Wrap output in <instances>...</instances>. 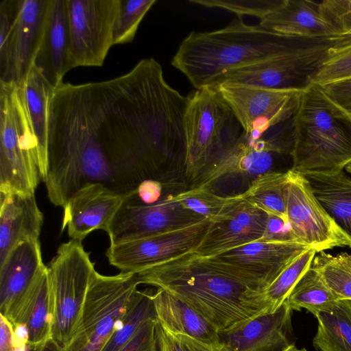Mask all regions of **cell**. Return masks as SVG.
<instances>
[{
	"label": "cell",
	"instance_id": "obj_25",
	"mask_svg": "<svg viewBox=\"0 0 351 351\" xmlns=\"http://www.w3.org/2000/svg\"><path fill=\"white\" fill-rule=\"evenodd\" d=\"M46 267L40 241L16 245L0 263V314L7 317L14 305Z\"/></svg>",
	"mask_w": 351,
	"mask_h": 351
},
{
	"label": "cell",
	"instance_id": "obj_39",
	"mask_svg": "<svg viewBox=\"0 0 351 351\" xmlns=\"http://www.w3.org/2000/svg\"><path fill=\"white\" fill-rule=\"evenodd\" d=\"M158 351H224L217 346L198 341L186 335L174 333L156 323Z\"/></svg>",
	"mask_w": 351,
	"mask_h": 351
},
{
	"label": "cell",
	"instance_id": "obj_7",
	"mask_svg": "<svg viewBox=\"0 0 351 351\" xmlns=\"http://www.w3.org/2000/svg\"><path fill=\"white\" fill-rule=\"evenodd\" d=\"M138 283L134 274L95 271L80 317L69 343L59 351H101L121 324Z\"/></svg>",
	"mask_w": 351,
	"mask_h": 351
},
{
	"label": "cell",
	"instance_id": "obj_41",
	"mask_svg": "<svg viewBox=\"0 0 351 351\" xmlns=\"http://www.w3.org/2000/svg\"><path fill=\"white\" fill-rule=\"evenodd\" d=\"M157 319L147 320L120 351H158Z\"/></svg>",
	"mask_w": 351,
	"mask_h": 351
},
{
	"label": "cell",
	"instance_id": "obj_19",
	"mask_svg": "<svg viewBox=\"0 0 351 351\" xmlns=\"http://www.w3.org/2000/svg\"><path fill=\"white\" fill-rule=\"evenodd\" d=\"M291 313L287 300L266 313L219 332L224 351H285L291 344Z\"/></svg>",
	"mask_w": 351,
	"mask_h": 351
},
{
	"label": "cell",
	"instance_id": "obj_16",
	"mask_svg": "<svg viewBox=\"0 0 351 351\" xmlns=\"http://www.w3.org/2000/svg\"><path fill=\"white\" fill-rule=\"evenodd\" d=\"M204 219L184 208L175 195L152 204L125 199L106 233L110 244H117L182 228Z\"/></svg>",
	"mask_w": 351,
	"mask_h": 351
},
{
	"label": "cell",
	"instance_id": "obj_15",
	"mask_svg": "<svg viewBox=\"0 0 351 351\" xmlns=\"http://www.w3.org/2000/svg\"><path fill=\"white\" fill-rule=\"evenodd\" d=\"M285 201L289 225L298 242L317 253L335 247H351V241L317 200L306 178L291 169Z\"/></svg>",
	"mask_w": 351,
	"mask_h": 351
},
{
	"label": "cell",
	"instance_id": "obj_43",
	"mask_svg": "<svg viewBox=\"0 0 351 351\" xmlns=\"http://www.w3.org/2000/svg\"><path fill=\"white\" fill-rule=\"evenodd\" d=\"M261 239L269 241H298L289 223L277 216L269 215L264 234Z\"/></svg>",
	"mask_w": 351,
	"mask_h": 351
},
{
	"label": "cell",
	"instance_id": "obj_3",
	"mask_svg": "<svg viewBox=\"0 0 351 351\" xmlns=\"http://www.w3.org/2000/svg\"><path fill=\"white\" fill-rule=\"evenodd\" d=\"M297 38L246 24L237 16L220 29L191 32L180 43L171 64L199 89L214 86L227 72L257 63L288 49Z\"/></svg>",
	"mask_w": 351,
	"mask_h": 351
},
{
	"label": "cell",
	"instance_id": "obj_13",
	"mask_svg": "<svg viewBox=\"0 0 351 351\" xmlns=\"http://www.w3.org/2000/svg\"><path fill=\"white\" fill-rule=\"evenodd\" d=\"M309 248L298 241L259 239L210 257H199L265 291L293 261Z\"/></svg>",
	"mask_w": 351,
	"mask_h": 351
},
{
	"label": "cell",
	"instance_id": "obj_18",
	"mask_svg": "<svg viewBox=\"0 0 351 351\" xmlns=\"http://www.w3.org/2000/svg\"><path fill=\"white\" fill-rule=\"evenodd\" d=\"M125 199L101 182L81 186L63 206L62 231L66 229L71 239L82 241L95 230L108 232Z\"/></svg>",
	"mask_w": 351,
	"mask_h": 351
},
{
	"label": "cell",
	"instance_id": "obj_22",
	"mask_svg": "<svg viewBox=\"0 0 351 351\" xmlns=\"http://www.w3.org/2000/svg\"><path fill=\"white\" fill-rule=\"evenodd\" d=\"M66 0H49L44 34L34 65L56 88L71 69Z\"/></svg>",
	"mask_w": 351,
	"mask_h": 351
},
{
	"label": "cell",
	"instance_id": "obj_5",
	"mask_svg": "<svg viewBox=\"0 0 351 351\" xmlns=\"http://www.w3.org/2000/svg\"><path fill=\"white\" fill-rule=\"evenodd\" d=\"M41 179L23 82H0V193L33 195Z\"/></svg>",
	"mask_w": 351,
	"mask_h": 351
},
{
	"label": "cell",
	"instance_id": "obj_37",
	"mask_svg": "<svg viewBox=\"0 0 351 351\" xmlns=\"http://www.w3.org/2000/svg\"><path fill=\"white\" fill-rule=\"evenodd\" d=\"M351 77V35L343 42L330 47L313 84L322 86Z\"/></svg>",
	"mask_w": 351,
	"mask_h": 351
},
{
	"label": "cell",
	"instance_id": "obj_45",
	"mask_svg": "<svg viewBox=\"0 0 351 351\" xmlns=\"http://www.w3.org/2000/svg\"><path fill=\"white\" fill-rule=\"evenodd\" d=\"M12 331L10 322L0 314V351H12Z\"/></svg>",
	"mask_w": 351,
	"mask_h": 351
},
{
	"label": "cell",
	"instance_id": "obj_40",
	"mask_svg": "<svg viewBox=\"0 0 351 351\" xmlns=\"http://www.w3.org/2000/svg\"><path fill=\"white\" fill-rule=\"evenodd\" d=\"M318 8L341 34L351 35V0H324L319 2Z\"/></svg>",
	"mask_w": 351,
	"mask_h": 351
},
{
	"label": "cell",
	"instance_id": "obj_49",
	"mask_svg": "<svg viewBox=\"0 0 351 351\" xmlns=\"http://www.w3.org/2000/svg\"><path fill=\"white\" fill-rule=\"evenodd\" d=\"M345 169H346V171L351 173V162H350L349 163H348L346 165Z\"/></svg>",
	"mask_w": 351,
	"mask_h": 351
},
{
	"label": "cell",
	"instance_id": "obj_44",
	"mask_svg": "<svg viewBox=\"0 0 351 351\" xmlns=\"http://www.w3.org/2000/svg\"><path fill=\"white\" fill-rule=\"evenodd\" d=\"M162 190V186L160 182L154 180H145L132 193L138 196L142 204H152L159 201Z\"/></svg>",
	"mask_w": 351,
	"mask_h": 351
},
{
	"label": "cell",
	"instance_id": "obj_21",
	"mask_svg": "<svg viewBox=\"0 0 351 351\" xmlns=\"http://www.w3.org/2000/svg\"><path fill=\"white\" fill-rule=\"evenodd\" d=\"M14 325H25L29 332L32 351H45L52 341L53 300L47 267L36 277L31 285L5 317Z\"/></svg>",
	"mask_w": 351,
	"mask_h": 351
},
{
	"label": "cell",
	"instance_id": "obj_48",
	"mask_svg": "<svg viewBox=\"0 0 351 351\" xmlns=\"http://www.w3.org/2000/svg\"><path fill=\"white\" fill-rule=\"evenodd\" d=\"M285 351H307L305 348L298 349L293 344H291Z\"/></svg>",
	"mask_w": 351,
	"mask_h": 351
},
{
	"label": "cell",
	"instance_id": "obj_1",
	"mask_svg": "<svg viewBox=\"0 0 351 351\" xmlns=\"http://www.w3.org/2000/svg\"><path fill=\"white\" fill-rule=\"evenodd\" d=\"M190 305L219 332L270 313L265 291L212 265L193 252L135 274Z\"/></svg>",
	"mask_w": 351,
	"mask_h": 351
},
{
	"label": "cell",
	"instance_id": "obj_27",
	"mask_svg": "<svg viewBox=\"0 0 351 351\" xmlns=\"http://www.w3.org/2000/svg\"><path fill=\"white\" fill-rule=\"evenodd\" d=\"M302 174L322 208L351 241V178L342 170Z\"/></svg>",
	"mask_w": 351,
	"mask_h": 351
},
{
	"label": "cell",
	"instance_id": "obj_20",
	"mask_svg": "<svg viewBox=\"0 0 351 351\" xmlns=\"http://www.w3.org/2000/svg\"><path fill=\"white\" fill-rule=\"evenodd\" d=\"M268 215L243 200L211 221L204 239L193 252L210 257L261 239Z\"/></svg>",
	"mask_w": 351,
	"mask_h": 351
},
{
	"label": "cell",
	"instance_id": "obj_14",
	"mask_svg": "<svg viewBox=\"0 0 351 351\" xmlns=\"http://www.w3.org/2000/svg\"><path fill=\"white\" fill-rule=\"evenodd\" d=\"M211 223L208 219L189 226L142 239L110 244L109 263L123 273L137 274L178 256L192 253L202 243Z\"/></svg>",
	"mask_w": 351,
	"mask_h": 351
},
{
	"label": "cell",
	"instance_id": "obj_26",
	"mask_svg": "<svg viewBox=\"0 0 351 351\" xmlns=\"http://www.w3.org/2000/svg\"><path fill=\"white\" fill-rule=\"evenodd\" d=\"M152 297L157 319L169 331L221 346L219 331L190 305L160 289Z\"/></svg>",
	"mask_w": 351,
	"mask_h": 351
},
{
	"label": "cell",
	"instance_id": "obj_30",
	"mask_svg": "<svg viewBox=\"0 0 351 351\" xmlns=\"http://www.w3.org/2000/svg\"><path fill=\"white\" fill-rule=\"evenodd\" d=\"M289 177L290 169L285 172L267 171L256 176L248 189L241 194L245 201L256 208L289 223L285 189Z\"/></svg>",
	"mask_w": 351,
	"mask_h": 351
},
{
	"label": "cell",
	"instance_id": "obj_10",
	"mask_svg": "<svg viewBox=\"0 0 351 351\" xmlns=\"http://www.w3.org/2000/svg\"><path fill=\"white\" fill-rule=\"evenodd\" d=\"M49 0L0 3V82H20L34 65L43 39Z\"/></svg>",
	"mask_w": 351,
	"mask_h": 351
},
{
	"label": "cell",
	"instance_id": "obj_11",
	"mask_svg": "<svg viewBox=\"0 0 351 351\" xmlns=\"http://www.w3.org/2000/svg\"><path fill=\"white\" fill-rule=\"evenodd\" d=\"M120 0H66L69 62L76 66H101L113 45Z\"/></svg>",
	"mask_w": 351,
	"mask_h": 351
},
{
	"label": "cell",
	"instance_id": "obj_47",
	"mask_svg": "<svg viewBox=\"0 0 351 351\" xmlns=\"http://www.w3.org/2000/svg\"><path fill=\"white\" fill-rule=\"evenodd\" d=\"M45 351H59V350L51 341V343L46 348Z\"/></svg>",
	"mask_w": 351,
	"mask_h": 351
},
{
	"label": "cell",
	"instance_id": "obj_8",
	"mask_svg": "<svg viewBox=\"0 0 351 351\" xmlns=\"http://www.w3.org/2000/svg\"><path fill=\"white\" fill-rule=\"evenodd\" d=\"M350 35L335 38H297L286 50L271 58L230 71L214 86L238 82L274 89L304 90L324 61L328 50Z\"/></svg>",
	"mask_w": 351,
	"mask_h": 351
},
{
	"label": "cell",
	"instance_id": "obj_23",
	"mask_svg": "<svg viewBox=\"0 0 351 351\" xmlns=\"http://www.w3.org/2000/svg\"><path fill=\"white\" fill-rule=\"evenodd\" d=\"M318 3L310 0H282L258 24L287 37L326 38L346 36L322 16Z\"/></svg>",
	"mask_w": 351,
	"mask_h": 351
},
{
	"label": "cell",
	"instance_id": "obj_36",
	"mask_svg": "<svg viewBox=\"0 0 351 351\" xmlns=\"http://www.w3.org/2000/svg\"><path fill=\"white\" fill-rule=\"evenodd\" d=\"M156 0H120L113 28V45L131 43L138 26Z\"/></svg>",
	"mask_w": 351,
	"mask_h": 351
},
{
	"label": "cell",
	"instance_id": "obj_34",
	"mask_svg": "<svg viewBox=\"0 0 351 351\" xmlns=\"http://www.w3.org/2000/svg\"><path fill=\"white\" fill-rule=\"evenodd\" d=\"M311 266L321 275L339 300H351V255L332 256L324 251L314 257Z\"/></svg>",
	"mask_w": 351,
	"mask_h": 351
},
{
	"label": "cell",
	"instance_id": "obj_9",
	"mask_svg": "<svg viewBox=\"0 0 351 351\" xmlns=\"http://www.w3.org/2000/svg\"><path fill=\"white\" fill-rule=\"evenodd\" d=\"M47 267L53 300L52 342L60 350L74 333L96 270L82 241L75 239L62 243Z\"/></svg>",
	"mask_w": 351,
	"mask_h": 351
},
{
	"label": "cell",
	"instance_id": "obj_28",
	"mask_svg": "<svg viewBox=\"0 0 351 351\" xmlns=\"http://www.w3.org/2000/svg\"><path fill=\"white\" fill-rule=\"evenodd\" d=\"M32 128L36 136L42 180L47 174V109L54 88L34 66L22 80Z\"/></svg>",
	"mask_w": 351,
	"mask_h": 351
},
{
	"label": "cell",
	"instance_id": "obj_35",
	"mask_svg": "<svg viewBox=\"0 0 351 351\" xmlns=\"http://www.w3.org/2000/svg\"><path fill=\"white\" fill-rule=\"evenodd\" d=\"M316 254L313 248L304 252L268 286L265 298L270 306V313L276 311L287 299L295 285L311 266Z\"/></svg>",
	"mask_w": 351,
	"mask_h": 351
},
{
	"label": "cell",
	"instance_id": "obj_29",
	"mask_svg": "<svg viewBox=\"0 0 351 351\" xmlns=\"http://www.w3.org/2000/svg\"><path fill=\"white\" fill-rule=\"evenodd\" d=\"M315 317L318 326L313 344L317 351H351L350 300H339Z\"/></svg>",
	"mask_w": 351,
	"mask_h": 351
},
{
	"label": "cell",
	"instance_id": "obj_12",
	"mask_svg": "<svg viewBox=\"0 0 351 351\" xmlns=\"http://www.w3.org/2000/svg\"><path fill=\"white\" fill-rule=\"evenodd\" d=\"M217 88L242 126L243 135L250 140L291 119L303 91L238 82H224Z\"/></svg>",
	"mask_w": 351,
	"mask_h": 351
},
{
	"label": "cell",
	"instance_id": "obj_2",
	"mask_svg": "<svg viewBox=\"0 0 351 351\" xmlns=\"http://www.w3.org/2000/svg\"><path fill=\"white\" fill-rule=\"evenodd\" d=\"M47 154L48 197L62 207L83 185L108 182L115 163L112 151L89 117L51 104L47 109Z\"/></svg>",
	"mask_w": 351,
	"mask_h": 351
},
{
	"label": "cell",
	"instance_id": "obj_4",
	"mask_svg": "<svg viewBox=\"0 0 351 351\" xmlns=\"http://www.w3.org/2000/svg\"><path fill=\"white\" fill-rule=\"evenodd\" d=\"M292 139L291 170H343L351 162V116L312 84L292 117Z\"/></svg>",
	"mask_w": 351,
	"mask_h": 351
},
{
	"label": "cell",
	"instance_id": "obj_6",
	"mask_svg": "<svg viewBox=\"0 0 351 351\" xmlns=\"http://www.w3.org/2000/svg\"><path fill=\"white\" fill-rule=\"evenodd\" d=\"M187 177L195 180L215 158L233 147L243 130L217 86H207L189 96L184 117Z\"/></svg>",
	"mask_w": 351,
	"mask_h": 351
},
{
	"label": "cell",
	"instance_id": "obj_24",
	"mask_svg": "<svg viewBox=\"0 0 351 351\" xmlns=\"http://www.w3.org/2000/svg\"><path fill=\"white\" fill-rule=\"evenodd\" d=\"M43 224L34 195L0 193V263L20 243L40 241Z\"/></svg>",
	"mask_w": 351,
	"mask_h": 351
},
{
	"label": "cell",
	"instance_id": "obj_42",
	"mask_svg": "<svg viewBox=\"0 0 351 351\" xmlns=\"http://www.w3.org/2000/svg\"><path fill=\"white\" fill-rule=\"evenodd\" d=\"M320 86L332 102L351 116V77Z\"/></svg>",
	"mask_w": 351,
	"mask_h": 351
},
{
	"label": "cell",
	"instance_id": "obj_38",
	"mask_svg": "<svg viewBox=\"0 0 351 351\" xmlns=\"http://www.w3.org/2000/svg\"><path fill=\"white\" fill-rule=\"evenodd\" d=\"M208 8H221L233 12L239 17L253 16L263 19L276 9L282 0H191Z\"/></svg>",
	"mask_w": 351,
	"mask_h": 351
},
{
	"label": "cell",
	"instance_id": "obj_32",
	"mask_svg": "<svg viewBox=\"0 0 351 351\" xmlns=\"http://www.w3.org/2000/svg\"><path fill=\"white\" fill-rule=\"evenodd\" d=\"M152 295V293L147 291H135L121 324L101 351H120L143 323L149 319H157Z\"/></svg>",
	"mask_w": 351,
	"mask_h": 351
},
{
	"label": "cell",
	"instance_id": "obj_31",
	"mask_svg": "<svg viewBox=\"0 0 351 351\" xmlns=\"http://www.w3.org/2000/svg\"><path fill=\"white\" fill-rule=\"evenodd\" d=\"M292 311L306 309L313 315L331 307L339 299L319 273L311 266L286 300Z\"/></svg>",
	"mask_w": 351,
	"mask_h": 351
},
{
	"label": "cell",
	"instance_id": "obj_17",
	"mask_svg": "<svg viewBox=\"0 0 351 351\" xmlns=\"http://www.w3.org/2000/svg\"><path fill=\"white\" fill-rule=\"evenodd\" d=\"M282 128L274 127L259 138L250 140L243 134L230 149L212 161L195 182V186L208 188L225 176H259L267 172L276 155L285 152L277 143Z\"/></svg>",
	"mask_w": 351,
	"mask_h": 351
},
{
	"label": "cell",
	"instance_id": "obj_46",
	"mask_svg": "<svg viewBox=\"0 0 351 351\" xmlns=\"http://www.w3.org/2000/svg\"><path fill=\"white\" fill-rule=\"evenodd\" d=\"M12 327V346H18L29 344V332L27 328L21 324H14Z\"/></svg>",
	"mask_w": 351,
	"mask_h": 351
},
{
	"label": "cell",
	"instance_id": "obj_33",
	"mask_svg": "<svg viewBox=\"0 0 351 351\" xmlns=\"http://www.w3.org/2000/svg\"><path fill=\"white\" fill-rule=\"evenodd\" d=\"M175 197L184 208L211 221H215L244 200L241 193L222 196L213 193L208 188L198 186L179 193Z\"/></svg>",
	"mask_w": 351,
	"mask_h": 351
}]
</instances>
